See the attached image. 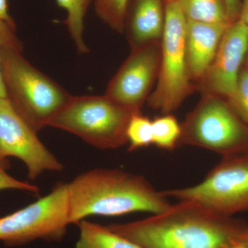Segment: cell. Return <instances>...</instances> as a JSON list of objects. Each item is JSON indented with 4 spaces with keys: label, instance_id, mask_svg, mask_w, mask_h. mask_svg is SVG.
<instances>
[{
    "label": "cell",
    "instance_id": "5",
    "mask_svg": "<svg viewBox=\"0 0 248 248\" xmlns=\"http://www.w3.org/2000/svg\"><path fill=\"white\" fill-rule=\"evenodd\" d=\"M181 127L178 146L200 147L222 157L248 153V125L220 96L203 94Z\"/></svg>",
    "mask_w": 248,
    "mask_h": 248
},
{
    "label": "cell",
    "instance_id": "12",
    "mask_svg": "<svg viewBox=\"0 0 248 248\" xmlns=\"http://www.w3.org/2000/svg\"><path fill=\"white\" fill-rule=\"evenodd\" d=\"M231 24L187 21L186 58L189 76L195 85L202 79L213 63L222 37Z\"/></svg>",
    "mask_w": 248,
    "mask_h": 248
},
{
    "label": "cell",
    "instance_id": "28",
    "mask_svg": "<svg viewBox=\"0 0 248 248\" xmlns=\"http://www.w3.org/2000/svg\"><path fill=\"white\" fill-rule=\"evenodd\" d=\"M244 63H245V64H244L245 66H247L248 68V48L247 54H246V59H245Z\"/></svg>",
    "mask_w": 248,
    "mask_h": 248
},
{
    "label": "cell",
    "instance_id": "4",
    "mask_svg": "<svg viewBox=\"0 0 248 248\" xmlns=\"http://www.w3.org/2000/svg\"><path fill=\"white\" fill-rule=\"evenodd\" d=\"M133 112L105 94L73 96L49 126L64 130L101 150L128 143L127 128Z\"/></svg>",
    "mask_w": 248,
    "mask_h": 248
},
{
    "label": "cell",
    "instance_id": "11",
    "mask_svg": "<svg viewBox=\"0 0 248 248\" xmlns=\"http://www.w3.org/2000/svg\"><path fill=\"white\" fill-rule=\"evenodd\" d=\"M248 48V28L238 19L226 29L213 63L196 83V89L229 99L236 89Z\"/></svg>",
    "mask_w": 248,
    "mask_h": 248
},
{
    "label": "cell",
    "instance_id": "19",
    "mask_svg": "<svg viewBox=\"0 0 248 248\" xmlns=\"http://www.w3.org/2000/svg\"><path fill=\"white\" fill-rule=\"evenodd\" d=\"M126 135L128 151H135L153 144L152 121L141 112L134 113L129 122Z\"/></svg>",
    "mask_w": 248,
    "mask_h": 248
},
{
    "label": "cell",
    "instance_id": "26",
    "mask_svg": "<svg viewBox=\"0 0 248 248\" xmlns=\"http://www.w3.org/2000/svg\"><path fill=\"white\" fill-rule=\"evenodd\" d=\"M238 240L248 246V224L245 226L244 229L238 237Z\"/></svg>",
    "mask_w": 248,
    "mask_h": 248
},
{
    "label": "cell",
    "instance_id": "14",
    "mask_svg": "<svg viewBox=\"0 0 248 248\" xmlns=\"http://www.w3.org/2000/svg\"><path fill=\"white\" fill-rule=\"evenodd\" d=\"M79 237L75 248H143L108 226L82 220L78 223Z\"/></svg>",
    "mask_w": 248,
    "mask_h": 248
},
{
    "label": "cell",
    "instance_id": "2",
    "mask_svg": "<svg viewBox=\"0 0 248 248\" xmlns=\"http://www.w3.org/2000/svg\"><path fill=\"white\" fill-rule=\"evenodd\" d=\"M68 186L71 224L91 216L133 213L154 215L170 206L168 197L139 174L120 169H94L77 176Z\"/></svg>",
    "mask_w": 248,
    "mask_h": 248
},
{
    "label": "cell",
    "instance_id": "23",
    "mask_svg": "<svg viewBox=\"0 0 248 248\" xmlns=\"http://www.w3.org/2000/svg\"><path fill=\"white\" fill-rule=\"evenodd\" d=\"M226 3L227 11H228V17L231 23L239 19L240 12H241V0H224Z\"/></svg>",
    "mask_w": 248,
    "mask_h": 248
},
{
    "label": "cell",
    "instance_id": "15",
    "mask_svg": "<svg viewBox=\"0 0 248 248\" xmlns=\"http://www.w3.org/2000/svg\"><path fill=\"white\" fill-rule=\"evenodd\" d=\"M187 21L231 24L224 0H179Z\"/></svg>",
    "mask_w": 248,
    "mask_h": 248
},
{
    "label": "cell",
    "instance_id": "3",
    "mask_svg": "<svg viewBox=\"0 0 248 248\" xmlns=\"http://www.w3.org/2000/svg\"><path fill=\"white\" fill-rule=\"evenodd\" d=\"M22 44L1 49V72L6 97L19 115L38 133L73 97L61 85L41 72L22 55Z\"/></svg>",
    "mask_w": 248,
    "mask_h": 248
},
{
    "label": "cell",
    "instance_id": "16",
    "mask_svg": "<svg viewBox=\"0 0 248 248\" xmlns=\"http://www.w3.org/2000/svg\"><path fill=\"white\" fill-rule=\"evenodd\" d=\"M57 4L66 12L64 21L68 33L80 54L89 52L84 41V19L90 6L94 0H55Z\"/></svg>",
    "mask_w": 248,
    "mask_h": 248
},
{
    "label": "cell",
    "instance_id": "1",
    "mask_svg": "<svg viewBox=\"0 0 248 248\" xmlns=\"http://www.w3.org/2000/svg\"><path fill=\"white\" fill-rule=\"evenodd\" d=\"M246 226L199 202L182 200L162 213L108 227L143 248H223Z\"/></svg>",
    "mask_w": 248,
    "mask_h": 248
},
{
    "label": "cell",
    "instance_id": "24",
    "mask_svg": "<svg viewBox=\"0 0 248 248\" xmlns=\"http://www.w3.org/2000/svg\"><path fill=\"white\" fill-rule=\"evenodd\" d=\"M0 20L16 24L14 19L9 14L8 0H0Z\"/></svg>",
    "mask_w": 248,
    "mask_h": 248
},
{
    "label": "cell",
    "instance_id": "13",
    "mask_svg": "<svg viewBox=\"0 0 248 248\" xmlns=\"http://www.w3.org/2000/svg\"><path fill=\"white\" fill-rule=\"evenodd\" d=\"M164 23V0H129L124 33L131 50L161 40Z\"/></svg>",
    "mask_w": 248,
    "mask_h": 248
},
{
    "label": "cell",
    "instance_id": "10",
    "mask_svg": "<svg viewBox=\"0 0 248 248\" xmlns=\"http://www.w3.org/2000/svg\"><path fill=\"white\" fill-rule=\"evenodd\" d=\"M161 56V40L131 50L104 94L133 113L141 112L157 81Z\"/></svg>",
    "mask_w": 248,
    "mask_h": 248
},
{
    "label": "cell",
    "instance_id": "21",
    "mask_svg": "<svg viewBox=\"0 0 248 248\" xmlns=\"http://www.w3.org/2000/svg\"><path fill=\"white\" fill-rule=\"evenodd\" d=\"M9 166L8 159H0V190H23L31 192L33 195H38L40 193V188L38 186L18 180L10 175L7 172Z\"/></svg>",
    "mask_w": 248,
    "mask_h": 248
},
{
    "label": "cell",
    "instance_id": "9",
    "mask_svg": "<svg viewBox=\"0 0 248 248\" xmlns=\"http://www.w3.org/2000/svg\"><path fill=\"white\" fill-rule=\"evenodd\" d=\"M16 157L34 180L45 172H61L63 165L45 146L7 97H0V159Z\"/></svg>",
    "mask_w": 248,
    "mask_h": 248
},
{
    "label": "cell",
    "instance_id": "25",
    "mask_svg": "<svg viewBox=\"0 0 248 248\" xmlns=\"http://www.w3.org/2000/svg\"><path fill=\"white\" fill-rule=\"evenodd\" d=\"M241 8L239 19L248 28V0H241Z\"/></svg>",
    "mask_w": 248,
    "mask_h": 248
},
{
    "label": "cell",
    "instance_id": "7",
    "mask_svg": "<svg viewBox=\"0 0 248 248\" xmlns=\"http://www.w3.org/2000/svg\"><path fill=\"white\" fill-rule=\"evenodd\" d=\"M71 224L68 183L55 184L50 193L34 203L0 218V241L8 247L36 239L60 241Z\"/></svg>",
    "mask_w": 248,
    "mask_h": 248
},
{
    "label": "cell",
    "instance_id": "17",
    "mask_svg": "<svg viewBox=\"0 0 248 248\" xmlns=\"http://www.w3.org/2000/svg\"><path fill=\"white\" fill-rule=\"evenodd\" d=\"M153 144L161 149L172 151L179 144L182 127L177 119L166 114L152 121Z\"/></svg>",
    "mask_w": 248,
    "mask_h": 248
},
{
    "label": "cell",
    "instance_id": "6",
    "mask_svg": "<svg viewBox=\"0 0 248 248\" xmlns=\"http://www.w3.org/2000/svg\"><path fill=\"white\" fill-rule=\"evenodd\" d=\"M187 19L178 1L165 3L159 76L147 103L163 115L171 114L196 89L187 69L186 32Z\"/></svg>",
    "mask_w": 248,
    "mask_h": 248
},
{
    "label": "cell",
    "instance_id": "20",
    "mask_svg": "<svg viewBox=\"0 0 248 248\" xmlns=\"http://www.w3.org/2000/svg\"><path fill=\"white\" fill-rule=\"evenodd\" d=\"M227 101L248 125V68L244 64L240 71L236 89Z\"/></svg>",
    "mask_w": 248,
    "mask_h": 248
},
{
    "label": "cell",
    "instance_id": "27",
    "mask_svg": "<svg viewBox=\"0 0 248 248\" xmlns=\"http://www.w3.org/2000/svg\"><path fill=\"white\" fill-rule=\"evenodd\" d=\"M223 248H248V246L239 240L236 239Z\"/></svg>",
    "mask_w": 248,
    "mask_h": 248
},
{
    "label": "cell",
    "instance_id": "8",
    "mask_svg": "<svg viewBox=\"0 0 248 248\" xmlns=\"http://www.w3.org/2000/svg\"><path fill=\"white\" fill-rule=\"evenodd\" d=\"M163 193L178 201H195L227 216L248 211V153L223 157L197 185Z\"/></svg>",
    "mask_w": 248,
    "mask_h": 248
},
{
    "label": "cell",
    "instance_id": "29",
    "mask_svg": "<svg viewBox=\"0 0 248 248\" xmlns=\"http://www.w3.org/2000/svg\"><path fill=\"white\" fill-rule=\"evenodd\" d=\"M179 0H164L165 3L173 2V1H178Z\"/></svg>",
    "mask_w": 248,
    "mask_h": 248
},
{
    "label": "cell",
    "instance_id": "22",
    "mask_svg": "<svg viewBox=\"0 0 248 248\" xmlns=\"http://www.w3.org/2000/svg\"><path fill=\"white\" fill-rule=\"evenodd\" d=\"M20 42L16 33V24L0 20V97H6L2 72H1V49L4 46Z\"/></svg>",
    "mask_w": 248,
    "mask_h": 248
},
{
    "label": "cell",
    "instance_id": "18",
    "mask_svg": "<svg viewBox=\"0 0 248 248\" xmlns=\"http://www.w3.org/2000/svg\"><path fill=\"white\" fill-rule=\"evenodd\" d=\"M129 0H94L97 16L103 23L118 33L124 34L125 14Z\"/></svg>",
    "mask_w": 248,
    "mask_h": 248
}]
</instances>
